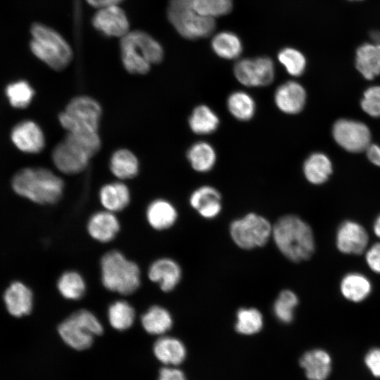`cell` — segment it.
Listing matches in <instances>:
<instances>
[{"label": "cell", "instance_id": "cell-43", "mask_svg": "<svg viewBox=\"0 0 380 380\" xmlns=\"http://www.w3.org/2000/svg\"><path fill=\"white\" fill-rule=\"evenodd\" d=\"M365 363L371 373L380 378V348H374L365 357Z\"/></svg>", "mask_w": 380, "mask_h": 380}, {"label": "cell", "instance_id": "cell-1", "mask_svg": "<svg viewBox=\"0 0 380 380\" xmlns=\"http://www.w3.org/2000/svg\"><path fill=\"white\" fill-rule=\"evenodd\" d=\"M272 237L279 252L293 262L310 259L315 251V240L310 224L298 215L280 217L273 224Z\"/></svg>", "mask_w": 380, "mask_h": 380}, {"label": "cell", "instance_id": "cell-20", "mask_svg": "<svg viewBox=\"0 0 380 380\" xmlns=\"http://www.w3.org/2000/svg\"><path fill=\"white\" fill-rule=\"evenodd\" d=\"M87 230L94 239L106 243L115 237L120 230V223L114 213L106 210L91 215L87 223Z\"/></svg>", "mask_w": 380, "mask_h": 380}, {"label": "cell", "instance_id": "cell-33", "mask_svg": "<svg viewBox=\"0 0 380 380\" xmlns=\"http://www.w3.org/2000/svg\"><path fill=\"white\" fill-rule=\"evenodd\" d=\"M211 48L217 56L226 60L236 59L243 51L240 38L229 31L217 33L211 40Z\"/></svg>", "mask_w": 380, "mask_h": 380}, {"label": "cell", "instance_id": "cell-28", "mask_svg": "<svg viewBox=\"0 0 380 380\" xmlns=\"http://www.w3.org/2000/svg\"><path fill=\"white\" fill-rule=\"evenodd\" d=\"M331 172V160L324 153H312L303 162V175L306 180L312 184L319 185L324 183Z\"/></svg>", "mask_w": 380, "mask_h": 380}, {"label": "cell", "instance_id": "cell-9", "mask_svg": "<svg viewBox=\"0 0 380 380\" xmlns=\"http://www.w3.org/2000/svg\"><path fill=\"white\" fill-rule=\"evenodd\" d=\"M58 330L67 345L79 350L89 348L94 336L103 331V326L95 315L84 309L67 317L59 324Z\"/></svg>", "mask_w": 380, "mask_h": 380}, {"label": "cell", "instance_id": "cell-49", "mask_svg": "<svg viewBox=\"0 0 380 380\" xmlns=\"http://www.w3.org/2000/svg\"><path fill=\"white\" fill-rule=\"evenodd\" d=\"M350 1H360V0H350Z\"/></svg>", "mask_w": 380, "mask_h": 380}, {"label": "cell", "instance_id": "cell-16", "mask_svg": "<svg viewBox=\"0 0 380 380\" xmlns=\"http://www.w3.org/2000/svg\"><path fill=\"white\" fill-rule=\"evenodd\" d=\"M11 139L20 151L27 153H38L45 146V137L38 124L32 120H23L11 132Z\"/></svg>", "mask_w": 380, "mask_h": 380}, {"label": "cell", "instance_id": "cell-30", "mask_svg": "<svg viewBox=\"0 0 380 380\" xmlns=\"http://www.w3.org/2000/svg\"><path fill=\"white\" fill-rule=\"evenodd\" d=\"M226 106L231 115L241 122H248L253 119L257 108L254 98L243 90L231 92L227 96Z\"/></svg>", "mask_w": 380, "mask_h": 380}, {"label": "cell", "instance_id": "cell-11", "mask_svg": "<svg viewBox=\"0 0 380 380\" xmlns=\"http://www.w3.org/2000/svg\"><path fill=\"white\" fill-rule=\"evenodd\" d=\"M236 80L246 87H263L270 85L275 77L274 61L269 56L244 58L234 65Z\"/></svg>", "mask_w": 380, "mask_h": 380}, {"label": "cell", "instance_id": "cell-17", "mask_svg": "<svg viewBox=\"0 0 380 380\" xmlns=\"http://www.w3.org/2000/svg\"><path fill=\"white\" fill-rule=\"evenodd\" d=\"M191 207L204 219L216 218L222 210L220 192L211 185H202L195 189L189 199Z\"/></svg>", "mask_w": 380, "mask_h": 380}, {"label": "cell", "instance_id": "cell-26", "mask_svg": "<svg viewBox=\"0 0 380 380\" xmlns=\"http://www.w3.org/2000/svg\"><path fill=\"white\" fill-rule=\"evenodd\" d=\"M146 215L148 224L154 229L165 230L176 222L178 213L172 203L160 198L148 205Z\"/></svg>", "mask_w": 380, "mask_h": 380}, {"label": "cell", "instance_id": "cell-12", "mask_svg": "<svg viewBox=\"0 0 380 380\" xmlns=\"http://www.w3.org/2000/svg\"><path fill=\"white\" fill-rule=\"evenodd\" d=\"M335 141L343 149L351 153L365 151L371 144V133L363 122L350 119H339L332 127Z\"/></svg>", "mask_w": 380, "mask_h": 380}, {"label": "cell", "instance_id": "cell-3", "mask_svg": "<svg viewBox=\"0 0 380 380\" xmlns=\"http://www.w3.org/2000/svg\"><path fill=\"white\" fill-rule=\"evenodd\" d=\"M101 146L99 133H67L53 148L52 160L62 173L78 174L87 168L90 159L99 152Z\"/></svg>", "mask_w": 380, "mask_h": 380}, {"label": "cell", "instance_id": "cell-21", "mask_svg": "<svg viewBox=\"0 0 380 380\" xmlns=\"http://www.w3.org/2000/svg\"><path fill=\"white\" fill-rule=\"evenodd\" d=\"M339 288L344 298L353 303H360L371 294L372 284L364 274L351 272L342 277Z\"/></svg>", "mask_w": 380, "mask_h": 380}, {"label": "cell", "instance_id": "cell-27", "mask_svg": "<svg viewBox=\"0 0 380 380\" xmlns=\"http://www.w3.org/2000/svg\"><path fill=\"white\" fill-rule=\"evenodd\" d=\"M355 67L367 80L380 75V44L365 43L360 46L355 55Z\"/></svg>", "mask_w": 380, "mask_h": 380}, {"label": "cell", "instance_id": "cell-48", "mask_svg": "<svg viewBox=\"0 0 380 380\" xmlns=\"http://www.w3.org/2000/svg\"><path fill=\"white\" fill-rule=\"evenodd\" d=\"M370 36L374 42L380 44V31H373L371 32Z\"/></svg>", "mask_w": 380, "mask_h": 380}, {"label": "cell", "instance_id": "cell-44", "mask_svg": "<svg viewBox=\"0 0 380 380\" xmlns=\"http://www.w3.org/2000/svg\"><path fill=\"white\" fill-rule=\"evenodd\" d=\"M158 380H187L184 372L175 366L163 367L158 375Z\"/></svg>", "mask_w": 380, "mask_h": 380}, {"label": "cell", "instance_id": "cell-36", "mask_svg": "<svg viewBox=\"0 0 380 380\" xmlns=\"http://www.w3.org/2000/svg\"><path fill=\"white\" fill-rule=\"evenodd\" d=\"M298 303V297L294 291L290 289L281 291L273 304L274 317L283 324L291 323L294 319Z\"/></svg>", "mask_w": 380, "mask_h": 380}, {"label": "cell", "instance_id": "cell-40", "mask_svg": "<svg viewBox=\"0 0 380 380\" xmlns=\"http://www.w3.org/2000/svg\"><path fill=\"white\" fill-rule=\"evenodd\" d=\"M194 6L199 14L215 18L229 14L233 2L232 0H194Z\"/></svg>", "mask_w": 380, "mask_h": 380}, {"label": "cell", "instance_id": "cell-2", "mask_svg": "<svg viewBox=\"0 0 380 380\" xmlns=\"http://www.w3.org/2000/svg\"><path fill=\"white\" fill-rule=\"evenodd\" d=\"M13 191L24 198L42 205L54 204L61 198L64 183L52 171L43 167H25L12 178Z\"/></svg>", "mask_w": 380, "mask_h": 380}, {"label": "cell", "instance_id": "cell-45", "mask_svg": "<svg viewBox=\"0 0 380 380\" xmlns=\"http://www.w3.org/2000/svg\"><path fill=\"white\" fill-rule=\"evenodd\" d=\"M365 151L369 161L374 165L380 167V146L370 144Z\"/></svg>", "mask_w": 380, "mask_h": 380}, {"label": "cell", "instance_id": "cell-35", "mask_svg": "<svg viewBox=\"0 0 380 380\" xmlns=\"http://www.w3.org/2000/svg\"><path fill=\"white\" fill-rule=\"evenodd\" d=\"M108 319L113 328L125 331L132 326L135 319V311L127 301L117 300L110 305Z\"/></svg>", "mask_w": 380, "mask_h": 380}, {"label": "cell", "instance_id": "cell-47", "mask_svg": "<svg viewBox=\"0 0 380 380\" xmlns=\"http://www.w3.org/2000/svg\"><path fill=\"white\" fill-rule=\"evenodd\" d=\"M372 229L375 235L380 239V214L374 220Z\"/></svg>", "mask_w": 380, "mask_h": 380}, {"label": "cell", "instance_id": "cell-18", "mask_svg": "<svg viewBox=\"0 0 380 380\" xmlns=\"http://www.w3.org/2000/svg\"><path fill=\"white\" fill-rule=\"evenodd\" d=\"M148 277L151 281L156 283L162 291L169 292L180 281L182 270L175 260L167 258H160L150 265Z\"/></svg>", "mask_w": 380, "mask_h": 380}, {"label": "cell", "instance_id": "cell-25", "mask_svg": "<svg viewBox=\"0 0 380 380\" xmlns=\"http://www.w3.org/2000/svg\"><path fill=\"white\" fill-rule=\"evenodd\" d=\"M191 131L198 135H209L215 132L220 120L216 112L206 104L195 106L188 118Z\"/></svg>", "mask_w": 380, "mask_h": 380}, {"label": "cell", "instance_id": "cell-46", "mask_svg": "<svg viewBox=\"0 0 380 380\" xmlns=\"http://www.w3.org/2000/svg\"><path fill=\"white\" fill-rule=\"evenodd\" d=\"M122 0H86V1L97 8H101L110 6L118 5Z\"/></svg>", "mask_w": 380, "mask_h": 380}, {"label": "cell", "instance_id": "cell-31", "mask_svg": "<svg viewBox=\"0 0 380 380\" xmlns=\"http://www.w3.org/2000/svg\"><path fill=\"white\" fill-rule=\"evenodd\" d=\"M141 323L147 333L164 335L172 328L173 319L167 309L160 305H153L141 315Z\"/></svg>", "mask_w": 380, "mask_h": 380}, {"label": "cell", "instance_id": "cell-32", "mask_svg": "<svg viewBox=\"0 0 380 380\" xmlns=\"http://www.w3.org/2000/svg\"><path fill=\"white\" fill-rule=\"evenodd\" d=\"M110 170L120 179H132L137 175L139 163L133 152L127 148L115 151L110 159Z\"/></svg>", "mask_w": 380, "mask_h": 380}, {"label": "cell", "instance_id": "cell-22", "mask_svg": "<svg viewBox=\"0 0 380 380\" xmlns=\"http://www.w3.org/2000/svg\"><path fill=\"white\" fill-rule=\"evenodd\" d=\"M300 365L309 380H325L331 372V359L325 350L313 349L302 355Z\"/></svg>", "mask_w": 380, "mask_h": 380}, {"label": "cell", "instance_id": "cell-38", "mask_svg": "<svg viewBox=\"0 0 380 380\" xmlns=\"http://www.w3.org/2000/svg\"><path fill=\"white\" fill-rule=\"evenodd\" d=\"M5 94L11 106L15 108H25L34 96V90L25 80L9 83L5 88Z\"/></svg>", "mask_w": 380, "mask_h": 380}, {"label": "cell", "instance_id": "cell-15", "mask_svg": "<svg viewBox=\"0 0 380 380\" xmlns=\"http://www.w3.org/2000/svg\"><path fill=\"white\" fill-rule=\"evenodd\" d=\"M94 27L108 37H122L129 31L125 11L118 5L99 8L92 18Z\"/></svg>", "mask_w": 380, "mask_h": 380}, {"label": "cell", "instance_id": "cell-29", "mask_svg": "<svg viewBox=\"0 0 380 380\" xmlns=\"http://www.w3.org/2000/svg\"><path fill=\"white\" fill-rule=\"evenodd\" d=\"M99 200L106 210L119 212L129 203L130 192L128 187L122 182L108 183L101 188Z\"/></svg>", "mask_w": 380, "mask_h": 380}, {"label": "cell", "instance_id": "cell-24", "mask_svg": "<svg viewBox=\"0 0 380 380\" xmlns=\"http://www.w3.org/2000/svg\"><path fill=\"white\" fill-rule=\"evenodd\" d=\"M186 158L194 171L206 173L211 171L215 166L217 155L215 148L210 143L198 141L189 147Z\"/></svg>", "mask_w": 380, "mask_h": 380}, {"label": "cell", "instance_id": "cell-42", "mask_svg": "<svg viewBox=\"0 0 380 380\" xmlns=\"http://www.w3.org/2000/svg\"><path fill=\"white\" fill-rule=\"evenodd\" d=\"M365 253L368 267L374 273L380 274V242L368 247Z\"/></svg>", "mask_w": 380, "mask_h": 380}, {"label": "cell", "instance_id": "cell-14", "mask_svg": "<svg viewBox=\"0 0 380 380\" xmlns=\"http://www.w3.org/2000/svg\"><path fill=\"white\" fill-rule=\"evenodd\" d=\"M307 92L304 87L294 80L279 85L274 92V103L281 113L293 115L300 113L305 106Z\"/></svg>", "mask_w": 380, "mask_h": 380}, {"label": "cell", "instance_id": "cell-13", "mask_svg": "<svg viewBox=\"0 0 380 380\" xmlns=\"http://www.w3.org/2000/svg\"><path fill=\"white\" fill-rule=\"evenodd\" d=\"M369 239L368 233L362 224L353 220H345L337 228L335 241L341 253L359 255L366 251Z\"/></svg>", "mask_w": 380, "mask_h": 380}, {"label": "cell", "instance_id": "cell-39", "mask_svg": "<svg viewBox=\"0 0 380 380\" xmlns=\"http://www.w3.org/2000/svg\"><path fill=\"white\" fill-rule=\"evenodd\" d=\"M277 59L292 77H300L305 70L306 58L300 51L294 48H283L278 52Z\"/></svg>", "mask_w": 380, "mask_h": 380}, {"label": "cell", "instance_id": "cell-41", "mask_svg": "<svg viewBox=\"0 0 380 380\" xmlns=\"http://www.w3.org/2000/svg\"><path fill=\"white\" fill-rule=\"evenodd\" d=\"M360 106L369 115L380 118V86H372L365 90Z\"/></svg>", "mask_w": 380, "mask_h": 380}, {"label": "cell", "instance_id": "cell-8", "mask_svg": "<svg viewBox=\"0 0 380 380\" xmlns=\"http://www.w3.org/2000/svg\"><path fill=\"white\" fill-rule=\"evenodd\" d=\"M102 114L101 106L88 96L73 98L58 116L61 125L67 133H98Z\"/></svg>", "mask_w": 380, "mask_h": 380}, {"label": "cell", "instance_id": "cell-10", "mask_svg": "<svg viewBox=\"0 0 380 380\" xmlns=\"http://www.w3.org/2000/svg\"><path fill=\"white\" fill-rule=\"evenodd\" d=\"M273 225L265 217L248 213L234 220L229 224V235L233 242L243 250L264 246L272 237Z\"/></svg>", "mask_w": 380, "mask_h": 380}, {"label": "cell", "instance_id": "cell-7", "mask_svg": "<svg viewBox=\"0 0 380 380\" xmlns=\"http://www.w3.org/2000/svg\"><path fill=\"white\" fill-rule=\"evenodd\" d=\"M167 15L176 31L186 39L208 37L216 27L215 18L202 15L196 11L194 0H169Z\"/></svg>", "mask_w": 380, "mask_h": 380}, {"label": "cell", "instance_id": "cell-34", "mask_svg": "<svg viewBox=\"0 0 380 380\" xmlns=\"http://www.w3.org/2000/svg\"><path fill=\"white\" fill-rule=\"evenodd\" d=\"M264 324L262 312L253 307H243L236 313V331L243 335H253L261 331Z\"/></svg>", "mask_w": 380, "mask_h": 380}, {"label": "cell", "instance_id": "cell-5", "mask_svg": "<svg viewBox=\"0 0 380 380\" xmlns=\"http://www.w3.org/2000/svg\"><path fill=\"white\" fill-rule=\"evenodd\" d=\"M31 51L51 68L61 70L71 62L73 54L70 46L53 29L34 23L31 27Z\"/></svg>", "mask_w": 380, "mask_h": 380}, {"label": "cell", "instance_id": "cell-4", "mask_svg": "<svg viewBox=\"0 0 380 380\" xmlns=\"http://www.w3.org/2000/svg\"><path fill=\"white\" fill-rule=\"evenodd\" d=\"M120 52L124 68L132 74L147 73L151 65L160 63L164 56L160 44L141 30L129 32L122 37Z\"/></svg>", "mask_w": 380, "mask_h": 380}, {"label": "cell", "instance_id": "cell-37", "mask_svg": "<svg viewBox=\"0 0 380 380\" xmlns=\"http://www.w3.org/2000/svg\"><path fill=\"white\" fill-rule=\"evenodd\" d=\"M57 288L63 298L76 300L85 293L86 284L80 274L75 271H67L59 277Z\"/></svg>", "mask_w": 380, "mask_h": 380}, {"label": "cell", "instance_id": "cell-23", "mask_svg": "<svg viewBox=\"0 0 380 380\" xmlns=\"http://www.w3.org/2000/svg\"><path fill=\"white\" fill-rule=\"evenodd\" d=\"M156 357L167 366H177L185 359L186 351L184 343L177 338L163 336L153 344Z\"/></svg>", "mask_w": 380, "mask_h": 380}, {"label": "cell", "instance_id": "cell-19", "mask_svg": "<svg viewBox=\"0 0 380 380\" xmlns=\"http://www.w3.org/2000/svg\"><path fill=\"white\" fill-rule=\"evenodd\" d=\"M4 300L11 315L20 317L30 313L33 305L32 291L20 281L13 282L5 291Z\"/></svg>", "mask_w": 380, "mask_h": 380}, {"label": "cell", "instance_id": "cell-6", "mask_svg": "<svg viewBox=\"0 0 380 380\" xmlns=\"http://www.w3.org/2000/svg\"><path fill=\"white\" fill-rule=\"evenodd\" d=\"M101 274L103 286L122 295L132 294L141 283L139 266L118 251L108 252L102 257Z\"/></svg>", "mask_w": 380, "mask_h": 380}]
</instances>
